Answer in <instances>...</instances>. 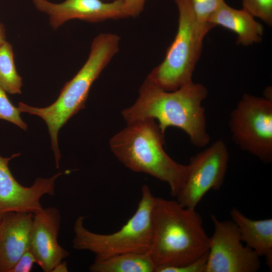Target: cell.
<instances>
[{"mask_svg": "<svg viewBox=\"0 0 272 272\" xmlns=\"http://www.w3.org/2000/svg\"><path fill=\"white\" fill-rule=\"evenodd\" d=\"M68 268L66 261H61L52 269L51 272H67Z\"/></svg>", "mask_w": 272, "mask_h": 272, "instance_id": "cell-24", "label": "cell"}, {"mask_svg": "<svg viewBox=\"0 0 272 272\" xmlns=\"http://www.w3.org/2000/svg\"><path fill=\"white\" fill-rule=\"evenodd\" d=\"M193 11L198 23L209 29L213 28L209 20L225 0H190Z\"/></svg>", "mask_w": 272, "mask_h": 272, "instance_id": "cell-18", "label": "cell"}, {"mask_svg": "<svg viewBox=\"0 0 272 272\" xmlns=\"http://www.w3.org/2000/svg\"><path fill=\"white\" fill-rule=\"evenodd\" d=\"M156 265L149 253L128 252L94 260L91 272H155Z\"/></svg>", "mask_w": 272, "mask_h": 272, "instance_id": "cell-16", "label": "cell"}, {"mask_svg": "<svg viewBox=\"0 0 272 272\" xmlns=\"http://www.w3.org/2000/svg\"><path fill=\"white\" fill-rule=\"evenodd\" d=\"M164 133L155 119L127 123L110 141L118 160L131 170L150 175L166 182L176 197L183 185L188 165L174 161L163 149Z\"/></svg>", "mask_w": 272, "mask_h": 272, "instance_id": "cell-4", "label": "cell"}, {"mask_svg": "<svg viewBox=\"0 0 272 272\" xmlns=\"http://www.w3.org/2000/svg\"><path fill=\"white\" fill-rule=\"evenodd\" d=\"M229 158L227 146L222 140L216 141L192 157L183 185L176 196L179 204L195 209L209 191L220 189L225 178Z\"/></svg>", "mask_w": 272, "mask_h": 272, "instance_id": "cell-8", "label": "cell"}, {"mask_svg": "<svg viewBox=\"0 0 272 272\" xmlns=\"http://www.w3.org/2000/svg\"><path fill=\"white\" fill-rule=\"evenodd\" d=\"M174 1L179 15L177 33L164 60L147 77L158 87L167 91L176 90L192 81L204 38L210 31L198 23L190 0Z\"/></svg>", "mask_w": 272, "mask_h": 272, "instance_id": "cell-6", "label": "cell"}, {"mask_svg": "<svg viewBox=\"0 0 272 272\" xmlns=\"http://www.w3.org/2000/svg\"><path fill=\"white\" fill-rule=\"evenodd\" d=\"M156 197L144 184L134 214L118 231L110 234L90 231L84 226L86 217H78L74 223L73 247L91 251L95 260H101L128 252L148 253L152 241V213Z\"/></svg>", "mask_w": 272, "mask_h": 272, "instance_id": "cell-5", "label": "cell"}, {"mask_svg": "<svg viewBox=\"0 0 272 272\" xmlns=\"http://www.w3.org/2000/svg\"><path fill=\"white\" fill-rule=\"evenodd\" d=\"M123 10L126 17L138 16L143 11L146 0H122Z\"/></svg>", "mask_w": 272, "mask_h": 272, "instance_id": "cell-23", "label": "cell"}, {"mask_svg": "<svg viewBox=\"0 0 272 272\" xmlns=\"http://www.w3.org/2000/svg\"><path fill=\"white\" fill-rule=\"evenodd\" d=\"M6 92L0 86V119L10 122L24 130H27V124L20 116L21 112L9 99Z\"/></svg>", "mask_w": 272, "mask_h": 272, "instance_id": "cell-19", "label": "cell"}, {"mask_svg": "<svg viewBox=\"0 0 272 272\" xmlns=\"http://www.w3.org/2000/svg\"><path fill=\"white\" fill-rule=\"evenodd\" d=\"M22 79L18 74L11 44L5 41L0 44V86L11 94H20Z\"/></svg>", "mask_w": 272, "mask_h": 272, "instance_id": "cell-17", "label": "cell"}, {"mask_svg": "<svg viewBox=\"0 0 272 272\" xmlns=\"http://www.w3.org/2000/svg\"><path fill=\"white\" fill-rule=\"evenodd\" d=\"M230 215L237 225L241 241L259 256H263L269 268L272 267V219H250L233 208Z\"/></svg>", "mask_w": 272, "mask_h": 272, "instance_id": "cell-15", "label": "cell"}, {"mask_svg": "<svg viewBox=\"0 0 272 272\" xmlns=\"http://www.w3.org/2000/svg\"><path fill=\"white\" fill-rule=\"evenodd\" d=\"M233 142L265 164L272 162V96L245 93L228 122Z\"/></svg>", "mask_w": 272, "mask_h": 272, "instance_id": "cell-7", "label": "cell"}, {"mask_svg": "<svg viewBox=\"0 0 272 272\" xmlns=\"http://www.w3.org/2000/svg\"><path fill=\"white\" fill-rule=\"evenodd\" d=\"M6 41L5 30L2 23H0V44Z\"/></svg>", "mask_w": 272, "mask_h": 272, "instance_id": "cell-25", "label": "cell"}, {"mask_svg": "<svg viewBox=\"0 0 272 272\" xmlns=\"http://www.w3.org/2000/svg\"><path fill=\"white\" fill-rule=\"evenodd\" d=\"M242 9L268 26L272 25V0H242Z\"/></svg>", "mask_w": 272, "mask_h": 272, "instance_id": "cell-20", "label": "cell"}, {"mask_svg": "<svg viewBox=\"0 0 272 272\" xmlns=\"http://www.w3.org/2000/svg\"><path fill=\"white\" fill-rule=\"evenodd\" d=\"M207 88L191 81L176 90L165 91L147 78L139 90L134 104L122 111L127 123L147 119L157 120L165 133L168 127L183 130L191 143L205 147L210 142L202 102L208 96Z\"/></svg>", "mask_w": 272, "mask_h": 272, "instance_id": "cell-1", "label": "cell"}, {"mask_svg": "<svg viewBox=\"0 0 272 272\" xmlns=\"http://www.w3.org/2000/svg\"><path fill=\"white\" fill-rule=\"evenodd\" d=\"M208 256V251L192 262L178 266H157L155 272H206Z\"/></svg>", "mask_w": 272, "mask_h": 272, "instance_id": "cell-21", "label": "cell"}, {"mask_svg": "<svg viewBox=\"0 0 272 272\" xmlns=\"http://www.w3.org/2000/svg\"><path fill=\"white\" fill-rule=\"evenodd\" d=\"M119 37L114 34L101 33L93 40L89 55L77 74L62 88L56 100L46 107H36L19 102L21 112L38 116L46 123L51 148L57 168L61 154L58 135L60 129L85 107L90 89L100 74L119 50Z\"/></svg>", "mask_w": 272, "mask_h": 272, "instance_id": "cell-3", "label": "cell"}, {"mask_svg": "<svg viewBox=\"0 0 272 272\" xmlns=\"http://www.w3.org/2000/svg\"><path fill=\"white\" fill-rule=\"evenodd\" d=\"M103 1L107 2V1H110V0H103Z\"/></svg>", "mask_w": 272, "mask_h": 272, "instance_id": "cell-26", "label": "cell"}, {"mask_svg": "<svg viewBox=\"0 0 272 272\" xmlns=\"http://www.w3.org/2000/svg\"><path fill=\"white\" fill-rule=\"evenodd\" d=\"M33 214L11 212L0 218V272H9L29 250Z\"/></svg>", "mask_w": 272, "mask_h": 272, "instance_id": "cell-13", "label": "cell"}, {"mask_svg": "<svg viewBox=\"0 0 272 272\" xmlns=\"http://www.w3.org/2000/svg\"><path fill=\"white\" fill-rule=\"evenodd\" d=\"M60 223L59 211L55 207L43 208L33 214L29 250L44 272H51L70 255L58 242Z\"/></svg>", "mask_w": 272, "mask_h": 272, "instance_id": "cell-12", "label": "cell"}, {"mask_svg": "<svg viewBox=\"0 0 272 272\" xmlns=\"http://www.w3.org/2000/svg\"><path fill=\"white\" fill-rule=\"evenodd\" d=\"M36 8L48 16L49 24L57 29L66 21L79 19L96 23L126 18L122 0H65L56 4L48 0H31Z\"/></svg>", "mask_w": 272, "mask_h": 272, "instance_id": "cell-11", "label": "cell"}, {"mask_svg": "<svg viewBox=\"0 0 272 272\" xmlns=\"http://www.w3.org/2000/svg\"><path fill=\"white\" fill-rule=\"evenodd\" d=\"M152 223L149 253L156 267L185 265L209 250L210 237L195 209L183 207L177 200L156 197Z\"/></svg>", "mask_w": 272, "mask_h": 272, "instance_id": "cell-2", "label": "cell"}, {"mask_svg": "<svg viewBox=\"0 0 272 272\" xmlns=\"http://www.w3.org/2000/svg\"><path fill=\"white\" fill-rule=\"evenodd\" d=\"M209 23L222 27L237 35L236 43L248 46L262 40L263 27L244 10L233 8L224 2L212 15Z\"/></svg>", "mask_w": 272, "mask_h": 272, "instance_id": "cell-14", "label": "cell"}, {"mask_svg": "<svg viewBox=\"0 0 272 272\" xmlns=\"http://www.w3.org/2000/svg\"><path fill=\"white\" fill-rule=\"evenodd\" d=\"M214 231L210 237L206 272H255L260 256L241 241L238 228L232 221H221L211 215Z\"/></svg>", "mask_w": 272, "mask_h": 272, "instance_id": "cell-9", "label": "cell"}, {"mask_svg": "<svg viewBox=\"0 0 272 272\" xmlns=\"http://www.w3.org/2000/svg\"><path fill=\"white\" fill-rule=\"evenodd\" d=\"M34 263H36V259L29 250L22 255L9 272H30Z\"/></svg>", "mask_w": 272, "mask_h": 272, "instance_id": "cell-22", "label": "cell"}, {"mask_svg": "<svg viewBox=\"0 0 272 272\" xmlns=\"http://www.w3.org/2000/svg\"><path fill=\"white\" fill-rule=\"evenodd\" d=\"M20 155L0 156V218L9 212L34 214L42 210L41 198L45 194H55V181L63 174L58 172L49 178H37L31 186H24L15 179L8 166L9 161Z\"/></svg>", "mask_w": 272, "mask_h": 272, "instance_id": "cell-10", "label": "cell"}]
</instances>
